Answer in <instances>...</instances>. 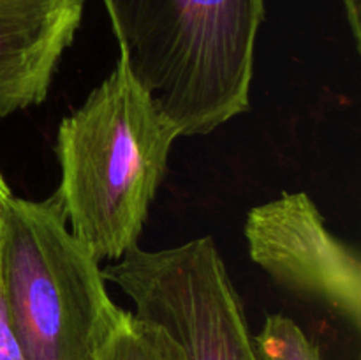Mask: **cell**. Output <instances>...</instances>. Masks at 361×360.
Returning a JSON list of instances; mask_svg holds the SVG:
<instances>
[{
    "label": "cell",
    "mask_w": 361,
    "mask_h": 360,
    "mask_svg": "<svg viewBox=\"0 0 361 360\" xmlns=\"http://www.w3.org/2000/svg\"><path fill=\"white\" fill-rule=\"evenodd\" d=\"M245 239L254 263L279 286L360 330V256L328 232L309 194L282 193L254 207Z\"/></svg>",
    "instance_id": "5"
},
{
    "label": "cell",
    "mask_w": 361,
    "mask_h": 360,
    "mask_svg": "<svg viewBox=\"0 0 361 360\" xmlns=\"http://www.w3.org/2000/svg\"><path fill=\"white\" fill-rule=\"evenodd\" d=\"M178 131L118 59L60 122L53 194L74 239L97 261L137 246Z\"/></svg>",
    "instance_id": "1"
},
{
    "label": "cell",
    "mask_w": 361,
    "mask_h": 360,
    "mask_svg": "<svg viewBox=\"0 0 361 360\" xmlns=\"http://www.w3.org/2000/svg\"><path fill=\"white\" fill-rule=\"evenodd\" d=\"M99 261L69 232L55 196H11L0 229V288L27 360H94L120 323Z\"/></svg>",
    "instance_id": "3"
},
{
    "label": "cell",
    "mask_w": 361,
    "mask_h": 360,
    "mask_svg": "<svg viewBox=\"0 0 361 360\" xmlns=\"http://www.w3.org/2000/svg\"><path fill=\"white\" fill-rule=\"evenodd\" d=\"M0 360H27L20 348L13 327L9 323L6 304H4L2 288H0Z\"/></svg>",
    "instance_id": "9"
},
{
    "label": "cell",
    "mask_w": 361,
    "mask_h": 360,
    "mask_svg": "<svg viewBox=\"0 0 361 360\" xmlns=\"http://www.w3.org/2000/svg\"><path fill=\"white\" fill-rule=\"evenodd\" d=\"M120 60L180 136L249 108L264 0H102Z\"/></svg>",
    "instance_id": "2"
},
{
    "label": "cell",
    "mask_w": 361,
    "mask_h": 360,
    "mask_svg": "<svg viewBox=\"0 0 361 360\" xmlns=\"http://www.w3.org/2000/svg\"><path fill=\"white\" fill-rule=\"evenodd\" d=\"M94 360H185L178 346L155 325L126 311L120 323L104 339Z\"/></svg>",
    "instance_id": "7"
},
{
    "label": "cell",
    "mask_w": 361,
    "mask_h": 360,
    "mask_svg": "<svg viewBox=\"0 0 361 360\" xmlns=\"http://www.w3.org/2000/svg\"><path fill=\"white\" fill-rule=\"evenodd\" d=\"M134 304V316L173 339L185 360H261L242 300L212 236L143 251L102 270Z\"/></svg>",
    "instance_id": "4"
},
{
    "label": "cell",
    "mask_w": 361,
    "mask_h": 360,
    "mask_svg": "<svg viewBox=\"0 0 361 360\" xmlns=\"http://www.w3.org/2000/svg\"><path fill=\"white\" fill-rule=\"evenodd\" d=\"M254 344L261 360H323L305 332L284 314L268 316Z\"/></svg>",
    "instance_id": "8"
},
{
    "label": "cell",
    "mask_w": 361,
    "mask_h": 360,
    "mask_svg": "<svg viewBox=\"0 0 361 360\" xmlns=\"http://www.w3.org/2000/svg\"><path fill=\"white\" fill-rule=\"evenodd\" d=\"M13 196L11 194V189L9 186L6 184V180H4L2 173H0V229H2V215H4V207H6L7 200Z\"/></svg>",
    "instance_id": "11"
},
{
    "label": "cell",
    "mask_w": 361,
    "mask_h": 360,
    "mask_svg": "<svg viewBox=\"0 0 361 360\" xmlns=\"http://www.w3.org/2000/svg\"><path fill=\"white\" fill-rule=\"evenodd\" d=\"M356 48L361 49V0H342Z\"/></svg>",
    "instance_id": "10"
},
{
    "label": "cell",
    "mask_w": 361,
    "mask_h": 360,
    "mask_svg": "<svg viewBox=\"0 0 361 360\" xmlns=\"http://www.w3.org/2000/svg\"><path fill=\"white\" fill-rule=\"evenodd\" d=\"M87 0H0V119L48 95Z\"/></svg>",
    "instance_id": "6"
}]
</instances>
